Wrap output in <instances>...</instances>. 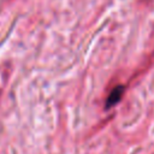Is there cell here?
<instances>
[{
  "mask_svg": "<svg viewBox=\"0 0 154 154\" xmlns=\"http://www.w3.org/2000/svg\"><path fill=\"white\" fill-rule=\"evenodd\" d=\"M124 94V87L123 85H117L116 88H113L109 93V95L107 96V100H106V107H113L114 105H117L122 96Z\"/></svg>",
  "mask_w": 154,
  "mask_h": 154,
  "instance_id": "1",
  "label": "cell"
}]
</instances>
